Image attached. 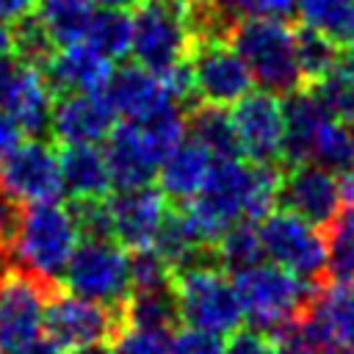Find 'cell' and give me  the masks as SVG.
<instances>
[{
	"label": "cell",
	"instance_id": "obj_9",
	"mask_svg": "<svg viewBox=\"0 0 354 354\" xmlns=\"http://www.w3.org/2000/svg\"><path fill=\"white\" fill-rule=\"evenodd\" d=\"M53 285L22 271H0V354H19L44 335V307Z\"/></svg>",
	"mask_w": 354,
	"mask_h": 354
},
{
	"label": "cell",
	"instance_id": "obj_49",
	"mask_svg": "<svg viewBox=\"0 0 354 354\" xmlns=\"http://www.w3.org/2000/svg\"><path fill=\"white\" fill-rule=\"evenodd\" d=\"M348 130H351V155H354V122L348 124Z\"/></svg>",
	"mask_w": 354,
	"mask_h": 354
},
{
	"label": "cell",
	"instance_id": "obj_48",
	"mask_svg": "<svg viewBox=\"0 0 354 354\" xmlns=\"http://www.w3.org/2000/svg\"><path fill=\"white\" fill-rule=\"evenodd\" d=\"M69 354H108V346H86V348H75Z\"/></svg>",
	"mask_w": 354,
	"mask_h": 354
},
{
	"label": "cell",
	"instance_id": "obj_16",
	"mask_svg": "<svg viewBox=\"0 0 354 354\" xmlns=\"http://www.w3.org/2000/svg\"><path fill=\"white\" fill-rule=\"evenodd\" d=\"M116 122L119 119L102 91H69L55 97L47 133L61 147L102 144Z\"/></svg>",
	"mask_w": 354,
	"mask_h": 354
},
{
	"label": "cell",
	"instance_id": "obj_40",
	"mask_svg": "<svg viewBox=\"0 0 354 354\" xmlns=\"http://www.w3.org/2000/svg\"><path fill=\"white\" fill-rule=\"evenodd\" d=\"M268 340H271V354H321L313 346V340L301 332L299 318L285 324V326H279L277 332H271Z\"/></svg>",
	"mask_w": 354,
	"mask_h": 354
},
{
	"label": "cell",
	"instance_id": "obj_5",
	"mask_svg": "<svg viewBox=\"0 0 354 354\" xmlns=\"http://www.w3.org/2000/svg\"><path fill=\"white\" fill-rule=\"evenodd\" d=\"M171 296L177 304L180 324L185 326L205 329L221 337L243 326V313L232 279L216 263V257L177 268L171 279Z\"/></svg>",
	"mask_w": 354,
	"mask_h": 354
},
{
	"label": "cell",
	"instance_id": "obj_20",
	"mask_svg": "<svg viewBox=\"0 0 354 354\" xmlns=\"http://www.w3.org/2000/svg\"><path fill=\"white\" fill-rule=\"evenodd\" d=\"M41 72L55 97L69 91H102L113 72V61L94 50L86 39H80L55 47Z\"/></svg>",
	"mask_w": 354,
	"mask_h": 354
},
{
	"label": "cell",
	"instance_id": "obj_12",
	"mask_svg": "<svg viewBox=\"0 0 354 354\" xmlns=\"http://www.w3.org/2000/svg\"><path fill=\"white\" fill-rule=\"evenodd\" d=\"M0 191L17 205L50 202L64 196L58 149L47 138L25 136L0 160Z\"/></svg>",
	"mask_w": 354,
	"mask_h": 354
},
{
	"label": "cell",
	"instance_id": "obj_45",
	"mask_svg": "<svg viewBox=\"0 0 354 354\" xmlns=\"http://www.w3.org/2000/svg\"><path fill=\"white\" fill-rule=\"evenodd\" d=\"M19 354H69L66 348H61L55 340H50L47 335H41L39 340H33L30 346H25Z\"/></svg>",
	"mask_w": 354,
	"mask_h": 354
},
{
	"label": "cell",
	"instance_id": "obj_4",
	"mask_svg": "<svg viewBox=\"0 0 354 354\" xmlns=\"http://www.w3.org/2000/svg\"><path fill=\"white\" fill-rule=\"evenodd\" d=\"M230 279L238 293L243 321L263 335H271L279 326L296 321L318 288V282H307L268 260L241 268L230 274Z\"/></svg>",
	"mask_w": 354,
	"mask_h": 354
},
{
	"label": "cell",
	"instance_id": "obj_28",
	"mask_svg": "<svg viewBox=\"0 0 354 354\" xmlns=\"http://www.w3.org/2000/svg\"><path fill=\"white\" fill-rule=\"evenodd\" d=\"M326 282H354V207H340L324 224Z\"/></svg>",
	"mask_w": 354,
	"mask_h": 354
},
{
	"label": "cell",
	"instance_id": "obj_13",
	"mask_svg": "<svg viewBox=\"0 0 354 354\" xmlns=\"http://www.w3.org/2000/svg\"><path fill=\"white\" fill-rule=\"evenodd\" d=\"M55 94L41 66L6 53L0 55V111H6L25 136L44 138L50 130Z\"/></svg>",
	"mask_w": 354,
	"mask_h": 354
},
{
	"label": "cell",
	"instance_id": "obj_8",
	"mask_svg": "<svg viewBox=\"0 0 354 354\" xmlns=\"http://www.w3.org/2000/svg\"><path fill=\"white\" fill-rule=\"evenodd\" d=\"M260 246L268 263L307 279L318 282L324 277V230L310 224L307 218L274 207L268 216L257 221Z\"/></svg>",
	"mask_w": 354,
	"mask_h": 354
},
{
	"label": "cell",
	"instance_id": "obj_43",
	"mask_svg": "<svg viewBox=\"0 0 354 354\" xmlns=\"http://www.w3.org/2000/svg\"><path fill=\"white\" fill-rule=\"evenodd\" d=\"M33 8H36V0H0V19L14 25L17 19L33 14Z\"/></svg>",
	"mask_w": 354,
	"mask_h": 354
},
{
	"label": "cell",
	"instance_id": "obj_3",
	"mask_svg": "<svg viewBox=\"0 0 354 354\" xmlns=\"http://www.w3.org/2000/svg\"><path fill=\"white\" fill-rule=\"evenodd\" d=\"M224 39L243 58V64L252 72V80L260 88L285 97L299 86H304L296 64L293 25L288 19H274V17L235 19Z\"/></svg>",
	"mask_w": 354,
	"mask_h": 354
},
{
	"label": "cell",
	"instance_id": "obj_38",
	"mask_svg": "<svg viewBox=\"0 0 354 354\" xmlns=\"http://www.w3.org/2000/svg\"><path fill=\"white\" fill-rule=\"evenodd\" d=\"M105 346H108V354H166V335H155V332L122 324Z\"/></svg>",
	"mask_w": 354,
	"mask_h": 354
},
{
	"label": "cell",
	"instance_id": "obj_17",
	"mask_svg": "<svg viewBox=\"0 0 354 354\" xmlns=\"http://www.w3.org/2000/svg\"><path fill=\"white\" fill-rule=\"evenodd\" d=\"M169 213V199L155 185L141 188H119L108 196L111 216V238L127 252L152 246L163 218Z\"/></svg>",
	"mask_w": 354,
	"mask_h": 354
},
{
	"label": "cell",
	"instance_id": "obj_36",
	"mask_svg": "<svg viewBox=\"0 0 354 354\" xmlns=\"http://www.w3.org/2000/svg\"><path fill=\"white\" fill-rule=\"evenodd\" d=\"M53 50H55L53 39L47 36V30L41 28V22L33 14H28L11 25V53L14 55H19L36 66H44L47 58L53 55Z\"/></svg>",
	"mask_w": 354,
	"mask_h": 354
},
{
	"label": "cell",
	"instance_id": "obj_27",
	"mask_svg": "<svg viewBox=\"0 0 354 354\" xmlns=\"http://www.w3.org/2000/svg\"><path fill=\"white\" fill-rule=\"evenodd\" d=\"M301 22L337 50L354 47V0H299Z\"/></svg>",
	"mask_w": 354,
	"mask_h": 354
},
{
	"label": "cell",
	"instance_id": "obj_2",
	"mask_svg": "<svg viewBox=\"0 0 354 354\" xmlns=\"http://www.w3.org/2000/svg\"><path fill=\"white\" fill-rule=\"evenodd\" d=\"M77 241L80 235L69 205H64L61 199H50L19 207L6 249L17 268L44 279L47 285H55L61 282V274Z\"/></svg>",
	"mask_w": 354,
	"mask_h": 354
},
{
	"label": "cell",
	"instance_id": "obj_11",
	"mask_svg": "<svg viewBox=\"0 0 354 354\" xmlns=\"http://www.w3.org/2000/svg\"><path fill=\"white\" fill-rule=\"evenodd\" d=\"M188 69L196 102L230 108L254 88L252 72L224 36L196 39L188 50Z\"/></svg>",
	"mask_w": 354,
	"mask_h": 354
},
{
	"label": "cell",
	"instance_id": "obj_34",
	"mask_svg": "<svg viewBox=\"0 0 354 354\" xmlns=\"http://www.w3.org/2000/svg\"><path fill=\"white\" fill-rule=\"evenodd\" d=\"M293 41H296V64H299L304 86L324 77L340 58V50L307 25L293 28Z\"/></svg>",
	"mask_w": 354,
	"mask_h": 354
},
{
	"label": "cell",
	"instance_id": "obj_37",
	"mask_svg": "<svg viewBox=\"0 0 354 354\" xmlns=\"http://www.w3.org/2000/svg\"><path fill=\"white\" fill-rule=\"evenodd\" d=\"M166 354H224V337L180 324L166 337Z\"/></svg>",
	"mask_w": 354,
	"mask_h": 354
},
{
	"label": "cell",
	"instance_id": "obj_23",
	"mask_svg": "<svg viewBox=\"0 0 354 354\" xmlns=\"http://www.w3.org/2000/svg\"><path fill=\"white\" fill-rule=\"evenodd\" d=\"M61 185L69 199H105L113 191L100 144H72L58 149Z\"/></svg>",
	"mask_w": 354,
	"mask_h": 354
},
{
	"label": "cell",
	"instance_id": "obj_30",
	"mask_svg": "<svg viewBox=\"0 0 354 354\" xmlns=\"http://www.w3.org/2000/svg\"><path fill=\"white\" fill-rule=\"evenodd\" d=\"M130 11L124 8H94L91 14V22L86 28V41L100 50L105 58L111 61H122L130 55Z\"/></svg>",
	"mask_w": 354,
	"mask_h": 354
},
{
	"label": "cell",
	"instance_id": "obj_24",
	"mask_svg": "<svg viewBox=\"0 0 354 354\" xmlns=\"http://www.w3.org/2000/svg\"><path fill=\"white\" fill-rule=\"evenodd\" d=\"M282 116H285V141H282V163H304L310 155L313 136L318 124L329 116L324 105L315 100L310 86H299L296 91L282 97Z\"/></svg>",
	"mask_w": 354,
	"mask_h": 354
},
{
	"label": "cell",
	"instance_id": "obj_31",
	"mask_svg": "<svg viewBox=\"0 0 354 354\" xmlns=\"http://www.w3.org/2000/svg\"><path fill=\"white\" fill-rule=\"evenodd\" d=\"M213 257L227 274H235L241 268H249V266L266 260L263 246H260V235H257V224L254 221H238V224L227 227L221 232V238L213 243Z\"/></svg>",
	"mask_w": 354,
	"mask_h": 354
},
{
	"label": "cell",
	"instance_id": "obj_15",
	"mask_svg": "<svg viewBox=\"0 0 354 354\" xmlns=\"http://www.w3.org/2000/svg\"><path fill=\"white\" fill-rule=\"evenodd\" d=\"M299 326L321 354H354V282L315 288Z\"/></svg>",
	"mask_w": 354,
	"mask_h": 354
},
{
	"label": "cell",
	"instance_id": "obj_41",
	"mask_svg": "<svg viewBox=\"0 0 354 354\" xmlns=\"http://www.w3.org/2000/svg\"><path fill=\"white\" fill-rule=\"evenodd\" d=\"M224 354H271V340L252 326H238L232 335H227Z\"/></svg>",
	"mask_w": 354,
	"mask_h": 354
},
{
	"label": "cell",
	"instance_id": "obj_33",
	"mask_svg": "<svg viewBox=\"0 0 354 354\" xmlns=\"http://www.w3.org/2000/svg\"><path fill=\"white\" fill-rule=\"evenodd\" d=\"M138 133L144 138V144L149 147V152L155 155V160L160 163L185 136V108L183 105H166L158 113H152L144 122H136Z\"/></svg>",
	"mask_w": 354,
	"mask_h": 354
},
{
	"label": "cell",
	"instance_id": "obj_1",
	"mask_svg": "<svg viewBox=\"0 0 354 354\" xmlns=\"http://www.w3.org/2000/svg\"><path fill=\"white\" fill-rule=\"evenodd\" d=\"M279 163H249L235 158H213L196 196L183 205L185 218L205 246L238 221H260L279 207Z\"/></svg>",
	"mask_w": 354,
	"mask_h": 354
},
{
	"label": "cell",
	"instance_id": "obj_7",
	"mask_svg": "<svg viewBox=\"0 0 354 354\" xmlns=\"http://www.w3.org/2000/svg\"><path fill=\"white\" fill-rule=\"evenodd\" d=\"M130 58L152 72L188 58L194 44L180 0H138L130 11Z\"/></svg>",
	"mask_w": 354,
	"mask_h": 354
},
{
	"label": "cell",
	"instance_id": "obj_6",
	"mask_svg": "<svg viewBox=\"0 0 354 354\" xmlns=\"http://www.w3.org/2000/svg\"><path fill=\"white\" fill-rule=\"evenodd\" d=\"M61 285L69 293L122 310L130 299V252L113 238H80L64 274Z\"/></svg>",
	"mask_w": 354,
	"mask_h": 354
},
{
	"label": "cell",
	"instance_id": "obj_19",
	"mask_svg": "<svg viewBox=\"0 0 354 354\" xmlns=\"http://www.w3.org/2000/svg\"><path fill=\"white\" fill-rule=\"evenodd\" d=\"M102 94L108 97L116 119L124 122H144L152 113H158L166 105H177L169 91L166 83L158 72L141 66V64H124V66H113Z\"/></svg>",
	"mask_w": 354,
	"mask_h": 354
},
{
	"label": "cell",
	"instance_id": "obj_21",
	"mask_svg": "<svg viewBox=\"0 0 354 354\" xmlns=\"http://www.w3.org/2000/svg\"><path fill=\"white\" fill-rule=\"evenodd\" d=\"M102 144H105L102 155H105L111 183L116 191L152 185L155 171H158V160L149 152V147L144 144L136 122H122V124L116 122Z\"/></svg>",
	"mask_w": 354,
	"mask_h": 354
},
{
	"label": "cell",
	"instance_id": "obj_39",
	"mask_svg": "<svg viewBox=\"0 0 354 354\" xmlns=\"http://www.w3.org/2000/svg\"><path fill=\"white\" fill-rule=\"evenodd\" d=\"M218 6L227 11L230 19H246V17L288 19L296 14L299 0H218Z\"/></svg>",
	"mask_w": 354,
	"mask_h": 354
},
{
	"label": "cell",
	"instance_id": "obj_42",
	"mask_svg": "<svg viewBox=\"0 0 354 354\" xmlns=\"http://www.w3.org/2000/svg\"><path fill=\"white\" fill-rule=\"evenodd\" d=\"M22 138H25V133L19 130V124H17L6 111H0V160H3Z\"/></svg>",
	"mask_w": 354,
	"mask_h": 354
},
{
	"label": "cell",
	"instance_id": "obj_35",
	"mask_svg": "<svg viewBox=\"0 0 354 354\" xmlns=\"http://www.w3.org/2000/svg\"><path fill=\"white\" fill-rule=\"evenodd\" d=\"M171 279H174V268L152 246L130 252V288H133V293L169 290Z\"/></svg>",
	"mask_w": 354,
	"mask_h": 354
},
{
	"label": "cell",
	"instance_id": "obj_46",
	"mask_svg": "<svg viewBox=\"0 0 354 354\" xmlns=\"http://www.w3.org/2000/svg\"><path fill=\"white\" fill-rule=\"evenodd\" d=\"M11 53V25L6 19H0V55Z\"/></svg>",
	"mask_w": 354,
	"mask_h": 354
},
{
	"label": "cell",
	"instance_id": "obj_10",
	"mask_svg": "<svg viewBox=\"0 0 354 354\" xmlns=\"http://www.w3.org/2000/svg\"><path fill=\"white\" fill-rule=\"evenodd\" d=\"M119 326H122V310L55 288L47 296L44 335L66 351L86 346H105Z\"/></svg>",
	"mask_w": 354,
	"mask_h": 354
},
{
	"label": "cell",
	"instance_id": "obj_25",
	"mask_svg": "<svg viewBox=\"0 0 354 354\" xmlns=\"http://www.w3.org/2000/svg\"><path fill=\"white\" fill-rule=\"evenodd\" d=\"M185 130L213 158H235L238 155L232 119H230V111L221 105H207V102L191 105L185 111Z\"/></svg>",
	"mask_w": 354,
	"mask_h": 354
},
{
	"label": "cell",
	"instance_id": "obj_44",
	"mask_svg": "<svg viewBox=\"0 0 354 354\" xmlns=\"http://www.w3.org/2000/svg\"><path fill=\"white\" fill-rule=\"evenodd\" d=\"M337 191H340V207H354V166L337 171Z\"/></svg>",
	"mask_w": 354,
	"mask_h": 354
},
{
	"label": "cell",
	"instance_id": "obj_18",
	"mask_svg": "<svg viewBox=\"0 0 354 354\" xmlns=\"http://www.w3.org/2000/svg\"><path fill=\"white\" fill-rule=\"evenodd\" d=\"M279 205L315 227H324L340 210L337 174L318 163H290L279 177Z\"/></svg>",
	"mask_w": 354,
	"mask_h": 354
},
{
	"label": "cell",
	"instance_id": "obj_47",
	"mask_svg": "<svg viewBox=\"0 0 354 354\" xmlns=\"http://www.w3.org/2000/svg\"><path fill=\"white\" fill-rule=\"evenodd\" d=\"M94 3L108 6V8H130V6H136L138 0H94Z\"/></svg>",
	"mask_w": 354,
	"mask_h": 354
},
{
	"label": "cell",
	"instance_id": "obj_22",
	"mask_svg": "<svg viewBox=\"0 0 354 354\" xmlns=\"http://www.w3.org/2000/svg\"><path fill=\"white\" fill-rule=\"evenodd\" d=\"M213 163V155L199 144L194 141L191 136H185L160 163H158V171H155V180H158V188L160 194L169 199V202H191L196 196V191L202 188L205 177H207V169Z\"/></svg>",
	"mask_w": 354,
	"mask_h": 354
},
{
	"label": "cell",
	"instance_id": "obj_32",
	"mask_svg": "<svg viewBox=\"0 0 354 354\" xmlns=\"http://www.w3.org/2000/svg\"><path fill=\"white\" fill-rule=\"evenodd\" d=\"M310 163H318L329 171H343L348 166H354V155H351V130L346 122L340 119H332L326 116L315 136H313V144H310V155H307Z\"/></svg>",
	"mask_w": 354,
	"mask_h": 354
},
{
	"label": "cell",
	"instance_id": "obj_26",
	"mask_svg": "<svg viewBox=\"0 0 354 354\" xmlns=\"http://www.w3.org/2000/svg\"><path fill=\"white\" fill-rule=\"evenodd\" d=\"M97 3L94 0H36L33 17L41 22L55 47L80 41L91 22Z\"/></svg>",
	"mask_w": 354,
	"mask_h": 354
},
{
	"label": "cell",
	"instance_id": "obj_14",
	"mask_svg": "<svg viewBox=\"0 0 354 354\" xmlns=\"http://www.w3.org/2000/svg\"><path fill=\"white\" fill-rule=\"evenodd\" d=\"M230 119L238 141V155L249 163H282V141H285V116L282 97L252 88L238 102L230 105Z\"/></svg>",
	"mask_w": 354,
	"mask_h": 354
},
{
	"label": "cell",
	"instance_id": "obj_29",
	"mask_svg": "<svg viewBox=\"0 0 354 354\" xmlns=\"http://www.w3.org/2000/svg\"><path fill=\"white\" fill-rule=\"evenodd\" d=\"M122 324L169 337L180 326V315H177V304H174L171 288L169 290L130 293V299L122 307Z\"/></svg>",
	"mask_w": 354,
	"mask_h": 354
}]
</instances>
